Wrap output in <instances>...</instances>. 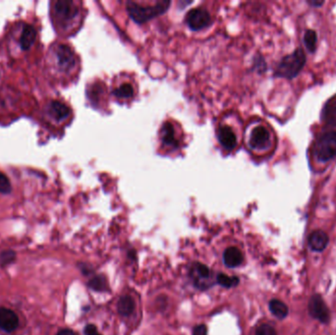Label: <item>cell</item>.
I'll list each match as a JSON object with an SVG mask.
<instances>
[{
	"mask_svg": "<svg viewBox=\"0 0 336 335\" xmlns=\"http://www.w3.org/2000/svg\"><path fill=\"white\" fill-rule=\"evenodd\" d=\"M11 192V183L7 176L0 172V193L9 194Z\"/></svg>",
	"mask_w": 336,
	"mask_h": 335,
	"instance_id": "d4e9b609",
	"label": "cell"
},
{
	"mask_svg": "<svg viewBox=\"0 0 336 335\" xmlns=\"http://www.w3.org/2000/svg\"><path fill=\"white\" fill-rule=\"evenodd\" d=\"M208 334V328L205 324H201V325H197L194 328L193 331V335H207Z\"/></svg>",
	"mask_w": 336,
	"mask_h": 335,
	"instance_id": "4316f807",
	"label": "cell"
},
{
	"mask_svg": "<svg viewBox=\"0 0 336 335\" xmlns=\"http://www.w3.org/2000/svg\"><path fill=\"white\" fill-rule=\"evenodd\" d=\"M269 307H270V311L272 312V314L275 318H277L278 319H285L289 314V309H288L287 305H285L280 300H276V299L272 300L270 302Z\"/></svg>",
	"mask_w": 336,
	"mask_h": 335,
	"instance_id": "ac0fdd59",
	"label": "cell"
},
{
	"mask_svg": "<svg viewBox=\"0 0 336 335\" xmlns=\"http://www.w3.org/2000/svg\"><path fill=\"white\" fill-rule=\"evenodd\" d=\"M48 112L51 118L55 121L60 122L65 120L70 115V108L63 102L60 101H51L48 105Z\"/></svg>",
	"mask_w": 336,
	"mask_h": 335,
	"instance_id": "7c38bea8",
	"label": "cell"
},
{
	"mask_svg": "<svg viewBox=\"0 0 336 335\" xmlns=\"http://www.w3.org/2000/svg\"><path fill=\"white\" fill-rule=\"evenodd\" d=\"M160 137L162 145L169 148V150H175L180 144V139L177 135V131L171 122L166 121L162 124Z\"/></svg>",
	"mask_w": 336,
	"mask_h": 335,
	"instance_id": "30bf717a",
	"label": "cell"
},
{
	"mask_svg": "<svg viewBox=\"0 0 336 335\" xmlns=\"http://www.w3.org/2000/svg\"><path fill=\"white\" fill-rule=\"evenodd\" d=\"M224 264L228 268L239 267L243 262V255L241 251L235 247H231L225 250L223 255Z\"/></svg>",
	"mask_w": 336,
	"mask_h": 335,
	"instance_id": "5bb4252c",
	"label": "cell"
},
{
	"mask_svg": "<svg viewBox=\"0 0 336 335\" xmlns=\"http://www.w3.org/2000/svg\"><path fill=\"white\" fill-rule=\"evenodd\" d=\"M271 134L263 125H256L251 129L248 145L253 151H265L271 146Z\"/></svg>",
	"mask_w": 336,
	"mask_h": 335,
	"instance_id": "5b68a950",
	"label": "cell"
},
{
	"mask_svg": "<svg viewBox=\"0 0 336 335\" xmlns=\"http://www.w3.org/2000/svg\"><path fill=\"white\" fill-rule=\"evenodd\" d=\"M56 335H75V333L70 329H62Z\"/></svg>",
	"mask_w": 336,
	"mask_h": 335,
	"instance_id": "f546056e",
	"label": "cell"
},
{
	"mask_svg": "<svg viewBox=\"0 0 336 335\" xmlns=\"http://www.w3.org/2000/svg\"><path fill=\"white\" fill-rule=\"evenodd\" d=\"M117 310L118 313L123 317L131 315L135 310V302L133 300V298L130 296L121 297L117 304Z\"/></svg>",
	"mask_w": 336,
	"mask_h": 335,
	"instance_id": "d6986e66",
	"label": "cell"
},
{
	"mask_svg": "<svg viewBox=\"0 0 336 335\" xmlns=\"http://www.w3.org/2000/svg\"><path fill=\"white\" fill-rule=\"evenodd\" d=\"M57 67L60 71L69 73L77 66V57L72 48L66 45H59L54 49Z\"/></svg>",
	"mask_w": 336,
	"mask_h": 335,
	"instance_id": "8992f818",
	"label": "cell"
},
{
	"mask_svg": "<svg viewBox=\"0 0 336 335\" xmlns=\"http://www.w3.org/2000/svg\"><path fill=\"white\" fill-rule=\"evenodd\" d=\"M217 282L218 284H220L221 286L225 287V288H230V287H234L237 286L239 283V278L236 276H228L226 274L223 273H219L217 275Z\"/></svg>",
	"mask_w": 336,
	"mask_h": 335,
	"instance_id": "44dd1931",
	"label": "cell"
},
{
	"mask_svg": "<svg viewBox=\"0 0 336 335\" xmlns=\"http://www.w3.org/2000/svg\"><path fill=\"white\" fill-rule=\"evenodd\" d=\"M255 335H277L276 330L270 324L264 323L257 326Z\"/></svg>",
	"mask_w": 336,
	"mask_h": 335,
	"instance_id": "484cf974",
	"label": "cell"
},
{
	"mask_svg": "<svg viewBox=\"0 0 336 335\" xmlns=\"http://www.w3.org/2000/svg\"><path fill=\"white\" fill-rule=\"evenodd\" d=\"M315 153L317 159L321 162L332 160L336 156V132L322 134L316 143Z\"/></svg>",
	"mask_w": 336,
	"mask_h": 335,
	"instance_id": "3957f363",
	"label": "cell"
},
{
	"mask_svg": "<svg viewBox=\"0 0 336 335\" xmlns=\"http://www.w3.org/2000/svg\"><path fill=\"white\" fill-rule=\"evenodd\" d=\"M306 64V55L302 48L296 49L293 53L284 56L278 63L275 76L291 80L295 78Z\"/></svg>",
	"mask_w": 336,
	"mask_h": 335,
	"instance_id": "7a4b0ae2",
	"label": "cell"
},
{
	"mask_svg": "<svg viewBox=\"0 0 336 335\" xmlns=\"http://www.w3.org/2000/svg\"><path fill=\"white\" fill-rule=\"evenodd\" d=\"M53 12L56 20L61 26L66 27L70 23H73L79 15V8L73 1H59L54 2Z\"/></svg>",
	"mask_w": 336,
	"mask_h": 335,
	"instance_id": "277c9868",
	"label": "cell"
},
{
	"mask_svg": "<svg viewBox=\"0 0 336 335\" xmlns=\"http://www.w3.org/2000/svg\"><path fill=\"white\" fill-rule=\"evenodd\" d=\"M328 242L327 234L321 230L313 232L309 237V245L314 252H322L327 247Z\"/></svg>",
	"mask_w": 336,
	"mask_h": 335,
	"instance_id": "4fadbf2b",
	"label": "cell"
},
{
	"mask_svg": "<svg viewBox=\"0 0 336 335\" xmlns=\"http://www.w3.org/2000/svg\"><path fill=\"white\" fill-rule=\"evenodd\" d=\"M308 3L314 7H320L323 5V1H321V0H309Z\"/></svg>",
	"mask_w": 336,
	"mask_h": 335,
	"instance_id": "f1b7e54d",
	"label": "cell"
},
{
	"mask_svg": "<svg viewBox=\"0 0 336 335\" xmlns=\"http://www.w3.org/2000/svg\"><path fill=\"white\" fill-rule=\"evenodd\" d=\"M317 42H318V35L316 31L314 30H308L304 35V43L307 48V49L310 52H315L317 48Z\"/></svg>",
	"mask_w": 336,
	"mask_h": 335,
	"instance_id": "ffe728a7",
	"label": "cell"
},
{
	"mask_svg": "<svg viewBox=\"0 0 336 335\" xmlns=\"http://www.w3.org/2000/svg\"><path fill=\"white\" fill-rule=\"evenodd\" d=\"M308 309H309V314L313 319H318L321 323H327L329 321L330 319L329 309L320 294H316L312 296L309 302Z\"/></svg>",
	"mask_w": 336,
	"mask_h": 335,
	"instance_id": "ba28073f",
	"label": "cell"
},
{
	"mask_svg": "<svg viewBox=\"0 0 336 335\" xmlns=\"http://www.w3.org/2000/svg\"><path fill=\"white\" fill-rule=\"evenodd\" d=\"M170 1H157L154 4H141L134 1L126 3L130 18L137 24H144L158 16L164 14L170 6Z\"/></svg>",
	"mask_w": 336,
	"mask_h": 335,
	"instance_id": "6da1fadb",
	"label": "cell"
},
{
	"mask_svg": "<svg viewBox=\"0 0 336 335\" xmlns=\"http://www.w3.org/2000/svg\"><path fill=\"white\" fill-rule=\"evenodd\" d=\"M89 286L96 291H104L107 288V281L105 277L98 275L90 280Z\"/></svg>",
	"mask_w": 336,
	"mask_h": 335,
	"instance_id": "7402d4cb",
	"label": "cell"
},
{
	"mask_svg": "<svg viewBox=\"0 0 336 335\" xmlns=\"http://www.w3.org/2000/svg\"><path fill=\"white\" fill-rule=\"evenodd\" d=\"M85 335H100L96 329V327L94 324H88L85 327Z\"/></svg>",
	"mask_w": 336,
	"mask_h": 335,
	"instance_id": "83f0119b",
	"label": "cell"
},
{
	"mask_svg": "<svg viewBox=\"0 0 336 335\" xmlns=\"http://www.w3.org/2000/svg\"><path fill=\"white\" fill-rule=\"evenodd\" d=\"M19 325L18 316L7 308H0V328L5 332H13Z\"/></svg>",
	"mask_w": 336,
	"mask_h": 335,
	"instance_id": "8fae6325",
	"label": "cell"
},
{
	"mask_svg": "<svg viewBox=\"0 0 336 335\" xmlns=\"http://www.w3.org/2000/svg\"><path fill=\"white\" fill-rule=\"evenodd\" d=\"M322 121L329 126H336V99L329 100L323 107Z\"/></svg>",
	"mask_w": 336,
	"mask_h": 335,
	"instance_id": "2e32d148",
	"label": "cell"
},
{
	"mask_svg": "<svg viewBox=\"0 0 336 335\" xmlns=\"http://www.w3.org/2000/svg\"><path fill=\"white\" fill-rule=\"evenodd\" d=\"M216 136L221 146L226 151H233L237 146V135L232 127L226 124H221L216 130Z\"/></svg>",
	"mask_w": 336,
	"mask_h": 335,
	"instance_id": "9c48e42d",
	"label": "cell"
},
{
	"mask_svg": "<svg viewBox=\"0 0 336 335\" xmlns=\"http://www.w3.org/2000/svg\"><path fill=\"white\" fill-rule=\"evenodd\" d=\"M15 259H16L15 252H13L11 250L4 251L0 254V266L7 267V266L11 265Z\"/></svg>",
	"mask_w": 336,
	"mask_h": 335,
	"instance_id": "603a6c76",
	"label": "cell"
},
{
	"mask_svg": "<svg viewBox=\"0 0 336 335\" xmlns=\"http://www.w3.org/2000/svg\"><path fill=\"white\" fill-rule=\"evenodd\" d=\"M36 38V31L32 25H25L21 38H20V46L23 50H29L31 47L33 45Z\"/></svg>",
	"mask_w": 336,
	"mask_h": 335,
	"instance_id": "9a60e30c",
	"label": "cell"
},
{
	"mask_svg": "<svg viewBox=\"0 0 336 335\" xmlns=\"http://www.w3.org/2000/svg\"><path fill=\"white\" fill-rule=\"evenodd\" d=\"M211 16L205 8L192 9L186 16V24L193 31H201L211 24Z\"/></svg>",
	"mask_w": 336,
	"mask_h": 335,
	"instance_id": "52a82bcc",
	"label": "cell"
},
{
	"mask_svg": "<svg viewBox=\"0 0 336 335\" xmlns=\"http://www.w3.org/2000/svg\"><path fill=\"white\" fill-rule=\"evenodd\" d=\"M113 95L114 96L122 100L130 99L135 95V89L131 83L123 82L113 90Z\"/></svg>",
	"mask_w": 336,
	"mask_h": 335,
	"instance_id": "e0dca14e",
	"label": "cell"
},
{
	"mask_svg": "<svg viewBox=\"0 0 336 335\" xmlns=\"http://www.w3.org/2000/svg\"><path fill=\"white\" fill-rule=\"evenodd\" d=\"M194 273L196 274V277L198 278L197 280L201 279H205V278H208L209 276V270L207 266L203 265V264H196L193 270Z\"/></svg>",
	"mask_w": 336,
	"mask_h": 335,
	"instance_id": "cb8c5ba5",
	"label": "cell"
}]
</instances>
